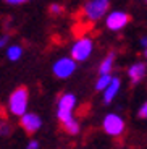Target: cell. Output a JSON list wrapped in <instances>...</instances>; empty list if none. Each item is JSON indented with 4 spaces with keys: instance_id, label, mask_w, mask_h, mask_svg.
Here are the masks:
<instances>
[{
    "instance_id": "1",
    "label": "cell",
    "mask_w": 147,
    "mask_h": 149,
    "mask_svg": "<svg viewBox=\"0 0 147 149\" xmlns=\"http://www.w3.org/2000/svg\"><path fill=\"white\" fill-rule=\"evenodd\" d=\"M8 107H10V112L13 115H24L26 107H28V89H26L24 86L16 88L10 94Z\"/></svg>"
},
{
    "instance_id": "2",
    "label": "cell",
    "mask_w": 147,
    "mask_h": 149,
    "mask_svg": "<svg viewBox=\"0 0 147 149\" xmlns=\"http://www.w3.org/2000/svg\"><path fill=\"white\" fill-rule=\"evenodd\" d=\"M108 7H110V0H89L83 7V15L89 21H97L105 15Z\"/></svg>"
},
{
    "instance_id": "3",
    "label": "cell",
    "mask_w": 147,
    "mask_h": 149,
    "mask_svg": "<svg viewBox=\"0 0 147 149\" xmlns=\"http://www.w3.org/2000/svg\"><path fill=\"white\" fill-rule=\"evenodd\" d=\"M74 104H76V99H74L73 94H65L58 101V120L62 122V125H65V123L73 120Z\"/></svg>"
},
{
    "instance_id": "4",
    "label": "cell",
    "mask_w": 147,
    "mask_h": 149,
    "mask_svg": "<svg viewBox=\"0 0 147 149\" xmlns=\"http://www.w3.org/2000/svg\"><path fill=\"white\" fill-rule=\"evenodd\" d=\"M103 130L112 136H120L125 130V122L121 117H118L116 113H108L103 118Z\"/></svg>"
},
{
    "instance_id": "5",
    "label": "cell",
    "mask_w": 147,
    "mask_h": 149,
    "mask_svg": "<svg viewBox=\"0 0 147 149\" xmlns=\"http://www.w3.org/2000/svg\"><path fill=\"white\" fill-rule=\"evenodd\" d=\"M91 50H92V41L91 39H79V41L73 45L71 57H73V60L83 62V60H86L91 55Z\"/></svg>"
},
{
    "instance_id": "6",
    "label": "cell",
    "mask_w": 147,
    "mask_h": 149,
    "mask_svg": "<svg viewBox=\"0 0 147 149\" xmlns=\"http://www.w3.org/2000/svg\"><path fill=\"white\" fill-rule=\"evenodd\" d=\"M129 19H131V16H129L128 13L113 11V13L107 18V26L110 28V29H113V31H118V29H121V28H125L129 23Z\"/></svg>"
},
{
    "instance_id": "7",
    "label": "cell",
    "mask_w": 147,
    "mask_h": 149,
    "mask_svg": "<svg viewBox=\"0 0 147 149\" xmlns=\"http://www.w3.org/2000/svg\"><path fill=\"white\" fill-rule=\"evenodd\" d=\"M74 68H76V65H74V62L71 58H62L53 65V73L58 78H68L74 71Z\"/></svg>"
},
{
    "instance_id": "8",
    "label": "cell",
    "mask_w": 147,
    "mask_h": 149,
    "mask_svg": "<svg viewBox=\"0 0 147 149\" xmlns=\"http://www.w3.org/2000/svg\"><path fill=\"white\" fill-rule=\"evenodd\" d=\"M21 127L28 134H33L41 128V118L36 113H24L21 115Z\"/></svg>"
},
{
    "instance_id": "9",
    "label": "cell",
    "mask_w": 147,
    "mask_h": 149,
    "mask_svg": "<svg viewBox=\"0 0 147 149\" xmlns=\"http://www.w3.org/2000/svg\"><path fill=\"white\" fill-rule=\"evenodd\" d=\"M146 70H147V68H146V65H144V63H134L132 67H129L128 74H129V78H131V83H132V84L139 83L141 79L144 78Z\"/></svg>"
},
{
    "instance_id": "10",
    "label": "cell",
    "mask_w": 147,
    "mask_h": 149,
    "mask_svg": "<svg viewBox=\"0 0 147 149\" xmlns=\"http://www.w3.org/2000/svg\"><path fill=\"white\" fill-rule=\"evenodd\" d=\"M118 89H120V79L113 78V79H112V83L108 84V88L105 89V102H107V104H108V102H112V99L116 96Z\"/></svg>"
},
{
    "instance_id": "11",
    "label": "cell",
    "mask_w": 147,
    "mask_h": 149,
    "mask_svg": "<svg viewBox=\"0 0 147 149\" xmlns=\"http://www.w3.org/2000/svg\"><path fill=\"white\" fill-rule=\"evenodd\" d=\"M113 60H115V52H110L108 55L105 57V60L102 62V65H100V73H102V74L110 73L112 65H113Z\"/></svg>"
},
{
    "instance_id": "12",
    "label": "cell",
    "mask_w": 147,
    "mask_h": 149,
    "mask_svg": "<svg viewBox=\"0 0 147 149\" xmlns=\"http://www.w3.org/2000/svg\"><path fill=\"white\" fill-rule=\"evenodd\" d=\"M112 79L113 78H110V74L107 73V74H102L99 79H97V84H96V89L97 91H103V89H107L108 88V84L112 83Z\"/></svg>"
},
{
    "instance_id": "13",
    "label": "cell",
    "mask_w": 147,
    "mask_h": 149,
    "mask_svg": "<svg viewBox=\"0 0 147 149\" xmlns=\"http://www.w3.org/2000/svg\"><path fill=\"white\" fill-rule=\"evenodd\" d=\"M63 128H65V130L68 131L70 134H78V133H79V125H78V122L74 118L71 120V122L65 123V125H63Z\"/></svg>"
},
{
    "instance_id": "14",
    "label": "cell",
    "mask_w": 147,
    "mask_h": 149,
    "mask_svg": "<svg viewBox=\"0 0 147 149\" xmlns=\"http://www.w3.org/2000/svg\"><path fill=\"white\" fill-rule=\"evenodd\" d=\"M19 57H21V47L13 45V47L8 49V58L10 60H18Z\"/></svg>"
},
{
    "instance_id": "15",
    "label": "cell",
    "mask_w": 147,
    "mask_h": 149,
    "mask_svg": "<svg viewBox=\"0 0 147 149\" xmlns=\"http://www.w3.org/2000/svg\"><path fill=\"white\" fill-rule=\"evenodd\" d=\"M49 11H50V15H62L63 8L60 7V5H52V7L49 8Z\"/></svg>"
},
{
    "instance_id": "16",
    "label": "cell",
    "mask_w": 147,
    "mask_h": 149,
    "mask_svg": "<svg viewBox=\"0 0 147 149\" xmlns=\"http://www.w3.org/2000/svg\"><path fill=\"white\" fill-rule=\"evenodd\" d=\"M139 117L141 118H147V102L139 109Z\"/></svg>"
},
{
    "instance_id": "17",
    "label": "cell",
    "mask_w": 147,
    "mask_h": 149,
    "mask_svg": "<svg viewBox=\"0 0 147 149\" xmlns=\"http://www.w3.org/2000/svg\"><path fill=\"white\" fill-rule=\"evenodd\" d=\"M28 149H39V143H37V141H31L29 144H28Z\"/></svg>"
},
{
    "instance_id": "18",
    "label": "cell",
    "mask_w": 147,
    "mask_h": 149,
    "mask_svg": "<svg viewBox=\"0 0 147 149\" xmlns=\"http://www.w3.org/2000/svg\"><path fill=\"white\" fill-rule=\"evenodd\" d=\"M5 2H8V3H23L26 0H5Z\"/></svg>"
},
{
    "instance_id": "19",
    "label": "cell",
    "mask_w": 147,
    "mask_h": 149,
    "mask_svg": "<svg viewBox=\"0 0 147 149\" xmlns=\"http://www.w3.org/2000/svg\"><path fill=\"white\" fill-rule=\"evenodd\" d=\"M141 44H142L144 47H147V37H142V39H141Z\"/></svg>"
},
{
    "instance_id": "20",
    "label": "cell",
    "mask_w": 147,
    "mask_h": 149,
    "mask_svg": "<svg viewBox=\"0 0 147 149\" xmlns=\"http://www.w3.org/2000/svg\"><path fill=\"white\" fill-rule=\"evenodd\" d=\"M144 55H146V57H147V47H146V52H144Z\"/></svg>"
}]
</instances>
